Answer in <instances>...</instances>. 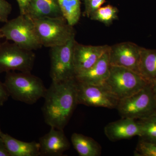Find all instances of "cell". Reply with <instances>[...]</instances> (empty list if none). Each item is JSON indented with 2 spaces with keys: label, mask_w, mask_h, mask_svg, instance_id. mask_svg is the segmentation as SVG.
<instances>
[{
  "label": "cell",
  "mask_w": 156,
  "mask_h": 156,
  "mask_svg": "<svg viewBox=\"0 0 156 156\" xmlns=\"http://www.w3.org/2000/svg\"><path fill=\"white\" fill-rule=\"evenodd\" d=\"M42 108L46 124L63 130L78 105L76 78L53 82L44 96Z\"/></svg>",
  "instance_id": "obj_1"
},
{
  "label": "cell",
  "mask_w": 156,
  "mask_h": 156,
  "mask_svg": "<svg viewBox=\"0 0 156 156\" xmlns=\"http://www.w3.org/2000/svg\"><path fill=\"white\" fill-rule=\"evenodd\" d=\"M135 156H156V143L140 139L134 152Z\"/></svg>",
  "instance_id": "obj_22"
},
{
  "label": "cell",
  "mask_w": 156,
  "mask_h": 156,
  "mask_svg": "<svg viewBox=\"0 0 156 156\" xmlns=\"http://www.w3.org/2000/svg\"><path fill=\"white\" fill-rule=\"evenodd\" d=\"M35 58L33 51L23 49L14 43L0 42V73L16 70L31 72Z\"/></svg>",
  "instance_id": "obj_7"
},
{
  "label": "cell",
  "mask_w": 156,
  "mask_h": 156,
  "mask_svg": "<svg viewBox=\"0 0 156 156\" xmlns=\"http://www.w3.org/2000/svg\"><path fill=\"white\" fill-rule=\"evenodd\" d=\"M150 83L151 87L156 97V80H155L154 81H153L151 83Z\"/></svg>",
  "instance_id": "obj_28"
},
{
  "label": "cell",
  "mask_w": 156,
  "mask_h": 156,
  "mask_svg": "<svg viewBox=\"0 0 156 156\" xmlns=\"http://www.w3.org/2000/svg\"><path fill=\"white\" fill-rule=\"evenodd\" d=\"M12 7L5 0H0V22L6 23L11 14Z\"/></svg>",
  "instance_id": "obj_24"
},
{
  "label": "cell",
  "mask_w": 156,
  "mask_h": 156,
  "mask_svg": "<svg viewBox=\"0 0 156 156\" xmlns=\"http://www.w3.org/2000/svg\"><path fill=\"white\" fill-rule=\"evenodd\" d=\"M9 96L5 84L0 81V107L4 105L9 99Z\"/></svg>",
  "instance_id": "obj_25"
},
{
  "label": "cell",
  "mask_w": 156,
  "mask_h": 156,
  "mask_svg": "<svg viewBox=\"0 0 156 156\" xmlns=\"http://www.w3.org/2000/svg\"><path fill=\"white\" fill-rule=\"evenodd\" d=\"M0 156H11L2 138L0 136Z\"/></svg>",
  "instance_id": "obj_27"
},
{
  "label": "cell",
  "mask_w": 156,
  "mask_h": 156,
  "mask_svg": "<svg viewBox=\"0 0 156 156\" xmlns=\"http://www.w3.org/2000/svg\"><path fill=\"white\" fill-rule=\"evenodd\" d=\"M87 1H88V0H84V2H87Z\"/></svg>",
  "instance_id": "obj_30"
},
{
  "label": "cell",
  "mask_w": 156,
  "mask_h": 156,
  "mask_svg": "<svg viewBox=\"0 0 156 156\" xmlns=\"http://www.w3.org/2000/svg\"><path fill=\"white\" fill-rule=\"evenodd\" d=\"M105 2V0H88L85 2V14L90 17Z\"/></svg>",
  "instance_id": "obj_23"
},
{
  "label": "cell",
  "mask_w": 156,
  "mask_h": 156,
  "mask_svg": "<svg viewBox=\"0 0 156 156\" xmlns=\"http://www.w3.org/2000/svg\"><path fill=\"white\" fill-rule=\"evenodd\" d=\"M77 90L78 104L116 109L119 101L103 85H92L77 81Z\"/></svg>",
  "instance_id": "obj_9"
},
{
  "label": "cell",
  "mask_w": 156,
  "mask_h": 156,
  "mask_svg": "<svg viewBox=\"0 0 156 156\" xmlns=\"http://www.w3.org/2000/svg\"><path fill=\"white\" fill-rule=\"evenodd\" d=\"M141 49V47L129 42L110 46L109 57L110 65L127 68L139 74Z\"/></svg>",
  "instance_id": "obj_10"
},
{
  "label": "cell",
  "mask_w": 156,
  "mask_h": 156,
  "mask_svg": "<svg viewBox=\"0 0 156 156\" xmlns=\"http://www.w3.org/2000/svg\"><path fill=\"white\" fill-rule=\"evenodd\" d=\"M138 122L141 129L140 139L156 143V113Z\"/></svg>",
  "instance_id": "obj_20"
},
{
  "label": "cell",
  "mask_w": 156,
  "mask_h": 156,
  "mask_svg": "<svg viewBox=\"0 0 156 156\" xmlns=\"http://www.w3.org/2000/svg\"><path fill=\"white\" fill-rule=\"evenodd\" d=\"M3 37H4V36H3V34H2V32L0 30V39L2 38Z\"/></svg>",
  "instance_id": "obj_29"
},
{
  "label": "cell",
  "mask_w": 156,
  "mask_h": 156,
  "mask_svg": "<svg viewBox=\"0 0 156 156\" xmlns=\"http://www.w3.org/2000/svg\"><path fill=\"white\" fill-rule=\"evenodd\" d=\"M31 0H17L19 5L20 14H26Z\"/></svg>",
  "instance_id": "obj_26"
},
{
  "label": "cell",
  "mask_w": 156,
  "mask_h": 156,
  "mask_svg": "<svg viewBox=\"0 0 156 156\" xmlns=\"http://www.w3.org/2000/svg\"><path fill=\"white\" fill-rule=\"evenodd\" d=\"M0 136L4 140L11 156H41L39 142H24L2 131Z\"/></svg>",
  "instance_id": "obj_16"
},
{
  "label": "cell",
  "mask_w": 156,
  "mask_h": 156,
  "mask_svg": "<svg viewBox=\"0 0 156 156\" xmlns=\"http://www.w3.org/2000/svg\"><path fill=\"white\" fill-rule=\"evenodd\" d=\"M139 72L148 83L156 80V50L141 47Z\"/></svg>",
  "instance_id": "obj_18"
},
{
  "label": "cell",
  "mask_w": 156,
  "mask_h": 156,
  "mask_svg": "<svg viewBox=\"0 0 156 156\" xmlns=\"http://www.w3.org/2000/svg\"><path fill=\"white\" fill-rule=\"evenodd\" d=\"M122 118L142 119L156 113V97L150 83L119 101L116 108Z\"/></svg>",
  "instance_id": "obj_6"
},
{
  "label": "cell",
  "mask_w": 156,
  "mask_h": 156,
  "mask_svg": "<svg viewBox=\"0 0 156 156\" xmlns=\"http://www.w3.org/2000/svg\"><path fill=\"white\" fill-rule=\"evenodd\" d=\"M149 83L140 74L132 70L111 66L109 75L103 85L120 100L139 92Z\"/></svg>",
  "instance_id": "obj_3"
},
{
  "label": "cell",
  "mask_w": 156,
  "mask_h": 156,
  "mask_svg": "<svg viewBox=\"0 0 156 156\" xmlns=\"http://www.w3.org/2000/svg\"><path fill=\"white\" fill-rule=\"evenodd\" d=\"M110 67L108 50L93 66L77 74L76 80L84 83L103 85L108 78Z\"/></svg>",
  "instance_id": "obj_14"
},
{
  "label": "cell",
  "mask_w": 156,
  "mask_h": 156,
  "mask_svg": "<svg viewBox=\"0 0 156 156\" xmlns=\"http://www.w3.org/2000/svg\"><path fill=\"white\" fill-rule=\"evenodd\" d=\"M26 15L33 20L63 17L58 0H31Z\"/></svg>",
  "instance_id": "obj_15"
},
{
  "label": "cell",
  "mask_w": 156,
  "mask_h": 156,
  "mask_svg": "<svg viewBox=\"0 0 156 156\" xmlns=\"http://www.w3.org/2000/svg\"><path fill=\"white\" fill-rule=\"evenodd\" d=\"M62 13L68 23L73 26L78 23L80 18V0H58Z\"/></svg>",
  "instance_id": "obj_19"
},
{
  "label": "cell",
  "mask_w": 156,
  "mask_h": 156,
  "mask_svg": "<svg viewBox=\"0 0 156 156\" xmlns=\"http://www.w3.org/2000/svg\"><path fill=\"white\" fill-rule=\"evenodd\" d=\"M108 45L92 46L75 43L73 62L76 76L89 69L109 49ZM76 77V76H75Z\"/></svg>",
  "instance_id": "obj_11"
},
{
  "label": "cell",
  "mask_w": 156,
  "mask_h": 156,
  "mask_svg": "<svg viewBox=\"0 0 156 156\" xmlns=\"http://www.w3.org/2000/svg\"><path fill=\"white\" fill-rule=\"evenodd\" d=\"M72 143L80 156H99L101 147L95 140L89 136L74 133L71 138Z\"/></svg>",
  "instance_id": "obj_17"
},
{
  "label": "cell",
  "mask_w": 156,
  "mask_h": 156,
  "mask_svg": "<svg viewBox=\"0 0 156 156\" xmlns=\"http://www.w3.org/2000/svg\"><path fill=\"white\" fill-rule=\"evenodd\" d=\"M0 30L4 37L20 48L33 51L42 48L34 20L26 14H20L5 23Z\"/></svg>",
  "instance_id": "obj_5"
},
{
  "label": "cell",
  "mask_w": 156,
  "mask_h": 156,
  "mask_svg": "<svg viewBox=\"0 0 156 156\" xmlns=\"http://www.w3.org/2000/svg\"><path fill=\"white\" fill-rule=\"evenodd\" d=\"M118 10L110 5L101 7L89 18L93 20L102 23L107 25L111 24L118 18Z\"/></svg>",
  "instance_id": "obj_21"
},
{
  "label": "cell",
  "mask_w": 156,
  "mask_h": 156,
  "mask_svg": "<svg viewBox=\"0 0 156 156\" xmlns=\"http://www.w3.org/2000/svg\"><path fill=\"white\" fill-rule=\"evenodd\" d=\"M51 128L48 133L39 139L41 156L62 155L70 147L69 141L63 130Z\"/></svg>",
  "instance_id": "obj_12"
},
{
  "label": "cell",
  "mask_w": 156,
  "mask_h": 156,
  "mask_svg": "<svg viewBox=\"0 0 156 156\" xmlns=\"http://www.w3.org/2000/svg\"><path fill=\"white\" fill-rule=\"evenodd\" d=\"M1 131H1V128H0V132H1Z\"/></svg>",
  "instance_id": "obj_31"
},
{
  "label": "cell",
  "mask_w": 156,
  "mask_h": 156,
  "mask_svg": "<svg viewBox=\"0 0 156 156\" xmlns=\"http://www.w3.org/2000/svg\"><path fill=\"white\" fill-rule=\"evenodd\" d=\"M4 83L9 96L29 105L44 98L47 90L42 80L31 72L6 73Z\"/></svg>",
  "instance_id": "obj_2"
},
{
  "label": "cell",
  "mask_w": 156,
  "mask_h": 156,
  "mask_svg": "<svg viewBox=\"0 0 156 156\" xmlns=\"http://www.w3.org/2000/svg\"><path fill=\"white\" fill-rule=\"evenodd\" d=\"M105 136L112 142L130 139L134 136H140L141 129L138 121L130 118H122L121 119L108 123L104 128Z\"/></svg>",
  "instance_id": "obj_13"
},
{
  "label": "cell",
  "mask_w": 156,
  "mask_h": 156,
  "mask_svg": "<svg viewBox=\"0 0 156 156\" xmlns=\"http://www.w3.org/2000/svg\"><path fill=\"white\" fill-rule=\"evenodd\" d=\"M74 38L65 44L50 48V76L52 81L58 82L75 78L73 62Z\"/></svg>",
  "instance_id": "obj_8"
},
{
  "label": "cell",
  "mask_w": 156,
  "mask_h": 156,
  "mask_svg": "<svg viewBox=\"0 0 156 156\" xmlns=\"http://www.w3.org/2000/svg\"><path fill=\"white\" fill-rule=\"evenodd\" d=\"M42 46L52 48L65 44L75 36L73 26L63 17H46L33 20Z\"/></svg>",
  "instance_id": "obj_4"
}]
</instances>
